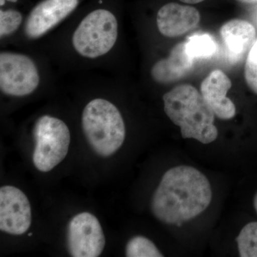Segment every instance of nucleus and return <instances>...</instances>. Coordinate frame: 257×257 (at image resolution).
I'll list each match as a JSON object with an SVG mask.
<instances>
[{
	"label": "nucleus",
	"instance_id": "nucleus-7",
	"mask_svg": "<svg viewBox=\"0 0 257 257\" xmlns=\"http://www.w3.org/2000/svg\"><path fill=\"white\" fill-rule=\"evenodd\" d=\"M79 0H42L29 13L20 35L22 41L35 42L63 23L77 9Z\"/></svg>",
	"mask_w": 257,
	"mask_h": 257
},
{
	"label": "nucleus",
	"instance_id": "nucleus-8",
	"mask_svg": "<svg viewBox=\"0 0 257 257\" xmlns=\"http://www.w3.org/2000/svg\"><path fill=\"white\" fill-rule=\"evenodd\" d=\"M67 251L73 257H97L105 247L106 240L100 222L94 214L79 213L67 225Z\"/></svg>",
	"mask_w": 257,
	"mask_h": 257
},
{
	"label": "nucleus",
	"instance_id": "nucleus-10",
	"mask_svg": "<svg viewBox=\"0 0 257 257\" xmlns=\"http://www.w3.org/2000/svg\"><path fill=\"white\" fill-rule=\"evenodd\" d=\"M200 20V14L196 8L170 3L158 10L156 23L157 29L162 35L177 37L197 28Z\"/></svg>",
	"mask_w": 257,
	"mask_h": 257
},
{
	"label": "nucleus",
	"instance_id": "nucleus-15",
	"mask_svg": "<svg viewBox=\"0 0 257 257\" xmlns=\"http://www.w3.org/2000/svg\"><path fill=\"white\" fill-rule=\"evenodd\" d=\"M236 240L240 256L257 257V221L245 225Z\"/></svg>",
	"mask_w": 257,
	"mask_h": 257
},
{
	"label": "nucleus",
	"instance_id": "nucleus-13",
	"mask_svg": "<svg viewBox=\"0 0 257 257\" xmlns=\"http://www.w3.org/2000/svg\"><path fill=\"white\" fill-rule=\"evenodd\" d=\"M220 34L229 58L234 62L241 60L256 42L254 27L239 19L230 20L223 25Z\"/></svg>",
	"mask_w": 257,
	"mask_h": 257
},
{
	"label": "nucleus",
	"instance_id": "nucleus-2",
	"mask_svg": "<svg viewBox=\"0 0 257 257\" xmlns=\"http://www.w3.org/2000/svg\"><path fill=\"white\" fill-rule=\"evenodd\" d=\"M66 40L67 53L74 61L95 64L111 57L117 46L119 23L111 10H92L72 25Z\"/></svg>",
	"mask_w": 257,
	"mask_h": 257
},
{
	"label": "nucleus",
	"instance_id": "nucleus-17",
	"mask_svg": "<svg viewBox=\"0 0 257 257\" xmlns=\"http://www.w3.org/2000/svg\"><path fill=\"white\" fill-rule=\"evenodd\" d=\"M125 254L127 257H162L163 254L151 240L143 236H134L126 243Z\"/></svg>",
	"mask_w": 257,
	"mask_h": 257
},
{
	"label": "nucleus",
	"instance_id": "nucleus-4",
	"mask_svg": "<svg viewBox=\"0 0 257 257\" xmlns=\"http://www.w3.org/2000/svg\"><path fill=\"white\" fill-rule=\"evenodd\" d=\"M81 124L87 143L99 156H111L124 143L126 126L122 114L106 98L89 101L83 109Z\"/></svg>",
	"mask_w": 257,
	"mask_h": 257
},
{
	"label": "nucleus",
	"instance_id": "nucleus-22",
	"mask_svg": "<svg viewBox=\"0 0 257 257\" xmlns=\"http://www.w3.org/2000/svg\"><path fill=\"white\" fill-rule=\"evenodd\" d=\"M253 206H254L255 210L257 213V192L256 195H255L254 199H253Z\"/></svg>",
	"mask_w": 257,
	"mask_h": 257
},
{
	"label": "nucleus",
	"instance_id": "nucleus-21",
	"mask_svg": "<svg viewBox=\"0 0 257 257\" xmlns=\"http://www.w3.org/2000/svg\"><path fill=\"white\" fill-rule=\"evenodd\" d=\"M239 3H245V4H254L257 3V0H236Z\"/></svg>",
	"mask_w": 257,
	"mask_h": 257
},
{
	"label": "nucleus",
	"instance_id": "nucleus-6",
	"mask_svg": "<svg viewBox=\"0 0 257 257\" xmlns=\"http://www.w3.org/2000/svg\"><path fill=\"white\" fill-rule=\"evenodd\" d=\"M35 147L32 161L42 172L53 170L68 153L71 134L65 121L50 114H44L32 128Z\"/></svg>",
	"mask_w": 257,
	"mask_h": 257
},
{
	"label": "nucleus",
	"instance_id": "nucleus-5",
	"mask_svg": "<svg viewBox=\"0 0 257 257\" xmlns=\"http://www.w3.org/2000/svg\"><path fill=\"white\" fill-rule=\"evenodd\" d=\"M41 60L32 53L3 50L0 53V91L3 95L24 98L37 92L47 83Z\"/></svg>",
	"mask_w": 257,
	"mask_h": 257
},
{
	"label": "nucleus",
	"instance_id": "nucleus-20",
	"mask_svg": "<svg viewBox=\"0 0 257 257\" xmlns=\"http://www.w3.org/2000/svg\"><path fill=\"white\" fill-rule=\"evenodd\" d=\"M18 0H0V6L3 8L6 5L7 3H18Z\"/></svg>",
	"mask_w": 257,
	"mask_h": 257
},
{
	"label": "nucleus",
	"instance_id": "nucleus-18",
	"mask_svg": "<svg viewBox=\"0 0 257 257\" xmlns=\"http://www.w3.org/2000/svg\"><path fill=\"white\" fill-rule=\"evenodd\" d=\"M246 84L257 94V40L248 52L244 67Z\"/></svg>",
	"mask_w": 257,
	"mask_h": 257
},
{
	"label": "nucleus",
	"instance_id": "nucleus-16",
	"mask_svg": "<svg viewBox=\"0 0 257 257\" xmlns=\"http://www.w3.org/2000/svg\"><path fill=\"white\" fill-rule=\"evenodd\" d=\"M186 42L187 51L194 60L197 58H208L215 53L216 43L210 35H194Z\"/></svg>",
	"mask_w": 257,
	"mask_h": 257
},
{
	"label": "nucleus",
	"instance_id": "nucleus-9",
	"mask_svg": "<svg viewBox=\"0 0 257 257\" xmlns=\"http://www.w3.org/2000/svg\"><path fill=\"white\" fill-rule=\"evenodd\" d=\"M32 224L30 201L13 186L0 188V230L12 235L25 234Z\"/></svg>",
	"mask_w": 257,
	"mask_h": 257
},
{
	"label": "nucleus",
	"instance_id": "nucleus-19",
	"mask_svg": "<svg viewBox=\"0 0 257 257\" xmlns=\"http://www.w3.org/2000/svg\"><path fill=\"white\" fill-rule=\"evenodd\" d=\"M179 1L182 2L184 3H187V4L195 5L202 3L204 0H179Z\"/></svg>",
	"mask_w": 257,
	"mask_h": 257
},
{
	"label": "nucleus",
	"instance_id": "nucleus-12",
	"mask_svg": "<svg viewBox=\"0 0 257 257\" xmlns=\"http://www.w3.org/2000/svg\"><path fill=\"white\" fill-rule=\"evenodd\" d=\"M194 62V59L187 51V42H182L173 47L168 57L152 65L150 76L158 84H170L187 76L192 71Z\"/></svg>",
	"mask_w": 257,
	"mask_h": 257
},
{
	"label": "nucleus",
	"instance_id": "nucleus-23",
	"mask_svg": "<svg viewBox=\"0 0 257 257\" xmlns=\"http://www.w3.org/2000/svg\"><path fill=\"white\" fill-rule=\"evenodd\" d=\"M28 235H29V236H32V233H30V234H29Z\"/></svg>",
	"mask_w": 257,
	"mask_h": 257
},
{
	"label": "nucleus",
	"instance_id": "nucleus-14",
	"mask_svg": "<svg viewBox=\"0 0 257 257\" xmlns=\"http://www.w3.org/2000/svg\"><path fill=\"white\" fill-rule=\"evenodd\" d=\"M25 19L21 12L14 8L0 10V39L2 42L9 41L21 32Z\"/></svg>",
	"mask_w": 257,
	"mask_h": 257
},
{
	"label": "nucleus",
	"instance_id": "nucleus-1",
	"mask_svg": "<svg viewBox=\"0 0 257 257\" xmlns=\"http://www.w3.org/2000/svg\"><path fill=\"white\" fill-rule=\"evenodd\" d=\"M211 199L206 176L190 166H178L162 177L152 196L151 209L158 220L180 226L205 211Z\"/></svg>",
	"mask_w": 257,
	"mask_h": 257
},
{
	"label": "nucleus",
	"instance_id": "nucleus-3",
	"mask_svg": "<svg viewBox=\"0 0 257 257\" xmlns=\"http://www.w3.org/2000/svg\"><path fill=\"white\" fill-rule=\"evenodd\" d=\"M163 101L166 114L180 127L182 138L194 139L204 145L215 141V114L194 86H177L164 94Z\"/></svg>",
	"mask_w": 257,
	"mask_h": 257
},
{
	"label": "nucleus",
	"instance_id": "nucleus-11",
	"mask_svg": "<svg viewBox=\"0 0 257 257\" xmlns=\"http://www.w3.org/2000/svg\"><path fill=\"white\" fill-rule=\"evenodd\" d=\"M231 81L220 69L213 70L201 84V94L219 119H232L236 114V106L226 96L231 89Z\"/></svg>",
	"mask_w": 257,
	"mask_h": 257
}]
</instances>
